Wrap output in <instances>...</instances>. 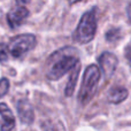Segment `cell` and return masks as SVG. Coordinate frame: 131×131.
<instances>
[{"label": "cell", "mask_w": 131, "mask_h": 131, "mask_svg": "<svg viewBox=\"0 0 131 131\" xmlns=\"http://www.w3.org/2000/svg\"><path fill=\"white\" fill-rule=\"evenodd\" d=\"M79 62V54L71 46H66L50 55L46 63V76L51 81L60 79Z\"/></svg>", "instance_id": "1"}, {"label": "cell", "mask_w": 131, "mask_h": 131, "mask_svg": "<svg viewBox=\"0 0 131 131\" xmlns=\"http://www.w3.org/2000/svg\"><path fill=\"white\" fill-rule=\"evenodd\" d=\"M100 77H101V71L98 66L90 64L85 69L78 94V100L82 105H88L91 99L94 97Z\"/></svg>", "instance_id": "2"}, {"label": "cell", "mask_w": 131, "mask_h": 131, "mask_svg": "<svg viewBox=\"0 0 131 131\" xmlns=\"http://www.w3.org/2000/svg\"><path fill=\"white\" fill-rule=\"evenodd\" d=\"M97 32V8L88 10L81 17L74 32V40L78 44H88L92 41Z\"/></svg>", "instance_id": "3"}, {"label": "cell", "mask_w": 131, "mask_h": 131, "mask_svg": "<svg viewBox=\"0 0 131 131\" xmlns=\"http://www.w3.org/2000/svg\"><path fill=\"white\" fill-rule=\"evenodd\" d=\"M37 44L36 36L31 34H23L15 36L9 40L8 50L14 58H22L29 51L35 48Z\"/></svg>", "instance_id": "4"}, {"label": "cell", "mask_w": 131, "mask_h": 131, "mask_svg": "<svg viewBox=\"0 0 131 131\" xmlns=\"http://www.w3.org/2000/svg\"><path fill=\"white\" fill-rule=\"evenodd\" d=\"M98 61H99L102 74L106 77H111L115 72L118 63L117 58L111 52H104L102 54H100Z\"/></svg>", "instance_id": "5"}, {"label": "cell", "mask_w": 131, "mask_h": 131, "mask_svg": "<svg viewBox=\"0 0 131 131\" xmlns=\"http://www.w3.org/2000/svg\"><path fill=\"white\" fill-rule=\"evenodd\" d=\"M16 108H17L18 117H20L22 123H24V124H31L34 122L35 112L29 100H27V99L18 100V102L16 104Z\"/></svg>", "instance_id": "6"}, {"label": "cell", "mask_w": 131, "mask_h": 131, "mask_svg": "<svg viewBox=\"0 0 131 131\" xmlns=\"http://www.w3.org/2000/svg\"><path fill=\"white\" fill-rule=\"evenodd\" d=\"M29 16V10L25 7H16L7 14L8 25L12 29H16L23 23V21Z\"/></svg>", "instance_id": "7"}, {"label": "cell", "mask_w": 131, "mask_h": 131, "mask_svg": "<svg viewBox=\"0 0 131 131\" xmlns=\"http://www.w3.org/2000/svg\"><path fill=\"white\" fill-rule=\"evenodd\" d=\"M0 116L4 120V123L0 127L1 131H9L15 128V117H14L12 111L9 109V107L5 102L0 104Z\"/></svg>", "instance_id": "8"}, {"label": "cell", "mask_w": 131, "mask_h": 131, "mask_svg": "<svg viewBox=\"0 0 131 131\" xmlns=\"http://www.w3.org/2000/svg\"><path fill=\"white\" fill-rule=\"evenodd\" d=\"M129 95V92L125 88H121V86H116V88H113L111 91L108 92V95H107V100L108 102L114 105H117L123 102Z\"/></svg>", "instance_id": "9"}, {"label": "cell", "mask_w": 131, "mask_h": 131, "mask_svg": "<svg viewBox=\"0 0 131 131\" xmlns=\"http://www.w3.org/2000/svg\"><path fill=\"white\" fill-rule=\"evenodd\" d=\"M79 70H81V62H78V63L71 69L70 77H69V79H68L67 86H66V89H64V94L67 95V97H71L72 93H74L76 84H77V79H78Z\"/></svg>", "instance_id": "10"}, {"label": "cell", "mask_w": 131, "mask_h": 131, "mask_svg": "<svg viewBox=\"0 0 131 131\" xmlns=\"http://www.w3.org/2000/svg\"><path fill=\"white\" fill-rule=\"evenodd\" d=\"M8 91H9V81L6 77H4V78L0 79V98L6 95Z\"/></svg>", "instance_id": "11"}, {"label": "cell", "mask_w": 131, "mask_h": 131, "mask_svg": "<svg viewBox=\"0 0 131 131\" xmlns=\"http://www.w3.org/2000/svg\"><path fill=\"white\" fill-rule=\"evenodd\" d=\"M8 46L6 44L0 43V62H6L8 60Z\"/></svg>", "instance_id": "12"}, {"label": "cell", "mask_w": 131, "mask_h": 131, "mask_svg": "<svg viewBox=\"0 0 131 131\" xmlns=\"http://www.w3.org/2000/svg\"><path fill=\"white\" fill-rule=\"evenodd\" d=\"M120 37V30L118 29H111L106 34V38L108 41H115Z\"/></svg>", "instance_id": "13"}, {"label": "cell", "mask_w": 131, "mask_h": 131, "mask_svg": "<svg viewBox=\"0 0 131 131\" xmlns=\"http://www.w3.org/2000/svg\"><path fill=\"white\" fill-rule=\"evenodd\" d=\"M125 58H127L128 63H129L131 67V47H128V50L125 51Z\"/></svg>", "instance_id": "14"}, {"label": "cell", "mask_w": 131, "mask_h": 131, "mask_svg": "<svg viewBox=\"0 0 131 131\" xmlns=\"http://www.w3.org/2000/svg\"><path fill=\"white\" fill-rule=\"evenodd\" d=\"M16 1H17L20 5H27V4H29L31 0H16Z\"/></svg>", "instance_id": "15"}, {"label": "cell", "mask_w": 131, "mask_h": 131, "mask_svg": "<svg viewBox=\"0 0 131 131\" xmlns=\"http://www.w3.org/2000/svg\"><path fill=\"white\" fill-rule=\"evenodd\" d=\"M78 1H81V0H68V2H69L70 5H74V4H77Z\"/></svg>", "instance_id": "16"}, {"label": "cell", "mask_w": 131, "mask_h": 131, "mask_svg": "<svg viewBox=\"0 0 131 131\" xmlns=\"http://www.w3.org/2000/svg\"><path fill=\"white\" fill-rule=\"evenodd\" d=\"M129 10L131 12V2H130V5H129Z\"/></svg>", "instance_id": "17"}]
</instances>
